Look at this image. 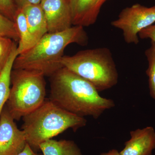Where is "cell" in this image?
Returning a JSON list of instances; mask_svg holds the SVG:
<instances>
[{
	"mask_svg": "<svg viewBox=\"0 0 155 155\" xmlns=\"http://www.w3.org/2000/svg\"><path fill=\"white\" fill-rule=\"evenodd\" d=\"M50 77V100L68 112L97 119L115 107L113 100L101 96L93 84L65 67Z\"/></svg>",
	"mask_w": 155,
	"mask_h": 155,
	"instance_id": "6da1fadb",
	"label": "cell"
},
{
	"mask_svg": "<svg viewBox=\"0 0 155 155\" xmlns=\"http://www.w3.org/2000/svg\"><path fill=\"white\" fill-rule=\"evenodd\" d=\"M88 36L84 27L72 26L63 31L47 33L33 48L17 56L13 69H25L41 72L51 76L63 68L61 60L69 45H86Z\"/></svg>",
	"mask_w": 155,
	"mask_h": 155,
	"instance_id": "7a4b0ae2",
	"label": "cell"
},
{
	"mask_svg": "<svg viewBox=\"0 0 155 155\" xmlns=\"http://www.w3.org/2000/svg\"><path fill=\"white\" fill-rule=\"evenodd\" d=\"M22 129L27 143L35 150L44 142L69 129L76 131L86 125L87 120L66 111L51 100L22 117Z\"/></svg>",
	"mask_w": 155,
	"mask_h": 155,
	"instance_id": "3957f363",
	"label": "cell"
},
{
	"mask_svg": "<svg viewBox=\"0 0 155 155\" xmlns=\"http://www.w3.org/2000/svg\"><path fill=\"white\" fill-rule=\"evenodd\" d=\"M63 67L89 81L99 92L107 90L118 82L119 74L110 50L99 48L64 55Z\"/></svg>",
	"mask_w": 155,
	"mask_h": 155,
	"instance_id": "277c9868",
	"label": "cell"
},
{
	"mask_svg": "<svg viewBox=\"0 0 155 155\" xmlns=\"http://www.w3.org/2000/svg\"><path fill=\"white\" fill-rule=\"evenodd\" d=\"M45 75L39 71L13 69L11 87L6 106L14 120L19 121L45 101Z\"/></svg>",
	"mask_w": 155,
	"mask_h": 155,
	"instance_id": "5b68a950",
	"label": "cell"
},
{
	"mask_svg": "<svg viewBox=\"0 0 155 155\" xmlns=\"http://www.w3.org/2000/svg\"><path fill=\"white\" fill-rule=\"evenodd\" d=\"M155 23V5L148 7L135 4L123 9L111 25L122 31L127 43L137 45L138 34Z\"/></svg>",
	"mask_w": 155,
	"mask_h": 155,
	"instance_id": "8992f818",
	"label": "cell"
},
{
	"mask_svg": "<svg viewBox=\"0 0 155 155\" xmlns=\"http://www.w3.org/2000/svg\"><path fill=\"white\" fill-rule=\"evenodd\" d=\"M6 105L0 116V155H18L27 143L25 134L18 127Z\"/></svg>",
	"mask_w": 155,
	"mask_h": 155,
	"instance_id": "52a82bcc",
	"label": "cell"
},
{
	"mask_svg": "<svg viewBox=\"0 0 155 155\" xmlns=\"http://www.w3.org/2000/svg\"><path fill=\"white\" fill-rule=\"evenodd\" d=\"M40 5L46 20L48 33L63 31L73 26L69 0H41Z\"/></svg>",
	"mask_w": 155,
	"mask_h": 155,
	"instance_id": "ba28073f",
	"label": "cell"
},
{
	"mask_svg": "<svg viewBox=\"0 0 155 155\" xmlns=\"http://www.w3.org/2000/svg\"><path fill=\"white\" fill-rule=\"evenodd\" d=\"M130 138L125 143L121 155H152L155 149V130L151 126L130 132Z\"/></svg>",
	"mask_w": 155,
	"mask_h": 155,
	"instance_id": "9c48e42d",
	"label": "cell"
},
{
	"mask_svg": "<svg viewBox=\"0 0 155 155\" xmlns=\"http://www.w3.org/2000/svg\"><path fill=\"white\" fill-rule=\"evenodd\" d=\"M107 0H69L72 25L87 27L96 22L102 6Z\"/></svg>",
	"mask_w": 155,
	"mask_h": 155,
	"instance_id": "30bf717a",
	"label": "cell"
},
{
	"mask_svg": "<svg viewBox=\"0 0 155 155\" xmlns=\"http://www.w3.org/2000/svg\"><path fill=\"white\" fill-rule=\"evenodd\" d=\"M22 9L30 32L38 42L48 33L47 24L40 5H30Z\"/></svg>",
	"mask_w": 155,
	"mask_h": 155,
	"instance_id": "8fae6325",
	"label": "cell"
},
{
	"mask_svg": "<svg viewBox=\"0 0 155 155\" xmlns=\"http://www.w3.org/2000/svg\"><path fill=\"white\" fill-rule=\"evenodd\" d=\"M43 155H83L75 142L61 140H48L40 145Z\"/></svg>",
	"mask_w": 155,
	"mask_h": 155,
	"instance_id": "7c38bea8",
	"label": "cell"
},
{
	"mask_svg": "<svg viewBox=\"0 0 155 155\" xmlns=\"http://www.w3.org/2000/svg\"><path fill=\"white\" fill-rule=\"evenodd\" d=\"M14 22L16 23L19 36L17 48V53L19 55L33 48L37 42L30 32L25 14L22 9L17 8Z\"/></svg>",
	"mask_w": 155,
	"mask_h": 155,
	"instance_id": "4fadbf2b",
	"label": "cell"
},
{
	"mask_svg": "<svg viewBox=\"0 0 155 155\" xmlns=\"http://www.w3.org/2000/svg\"><path fill=\"white\" fill-rule=\"evenodd\" d=\"M17 48V45L14 48L5 67L0 72V116L10 95L11 72L14 61L18 56Z\"/></svg>",
	"mask_w": 155,
	"mask_h": 155,
	"instance_id": "5bb4252c",
	"label": "cell"
},
{
	"mask_svg": "<svg viewBox=\"0 0 155 155\" xmlns=\"http://www.w3.org/2000/svg\"><path fill=\"white\" fill-rule=\"evenodd\" d=\"M148 61L146 74L148 77L149 87L151 97L155 100V45L152 42L151 46L145 51Z\"/></svg>",
	"mask_w": 155,
	"mask_h": 155,
	"instance_id": "9a60e30c",
	"label": "cell"
},
{
	"mask_svg": "<svg viewBox=\"0 0 155 155\" xmlns=\"http://www.w3.org/2000/svg\"><path fill=\"white\" fill-rule=\"evenodd\" d=\"M0 36L11 38L15 42L19 41L16 23L0 14Z\"/></svg>",
	"mask_w": 155,
	"mask_h": 155,
	"instance_id": "2e32d148",
	"label": "cell"
},
{
	"mask_svg": "<svg viewBox=\"0 0 155 155\" xmlns=\"http://www.w3.org/2000/svg\"><path fill=\"white\" fill-rule=\"evenodd\" d=\"M16 42L11 38L0 36V72L5 67L14 48L17 45Z\"/></svg>",
	"mask_w": 155,
	"mask_h": 155,
	"instance_id": "e0dca14e",
	"label": "cell"
},
{
	"mask_svg": "<svg viewBox=\"0 0 155 155\" xmlns=\"http://www.w3.org/2000/svg\"><path fill=\"white\" fill-rule=\"evenodd\" d=\"M17 9L13 0H0V14L14 22Z\"/></svg>",
	"mask_w": 155,
	"mask_h": 155,
	"instance_id": "ac0fdd59",
	"label": "cell"
},
{
	"mask_svg": "<svg viewBox=\"0 0 155 155\" xmlns=\"http://www.w3.org/2000/svg\"><path fill=\"white\" fill-rule=\"evenodd\" d=\"M138 36L141 39L149 38L155 45V23L141 30Z\"/></svg>",
	"mask_w": 155,
	"mask_h": 155,
	"instance_id": "d6986e66",
	"label": "cell"
},
{
	"mask_svg": "<svg viewBox=\"0 0 155 155\" xmlns=\"http://www.w3.org/2000/svg\"><path fill=\"white\" fill-rule=\"evenodd\" d=\"M17 8H22L28 5H39L41 0H13Z\"/></svg>",
	"mask_w": 155,
	"mask_h": 155,
	"instance_id": "ffe728a7",
	"label": "cell"
},
{
	"mask_svg": "<svg viewBox=\"0 0 155 155\" xmlns=\"http://www.w3.org/2000/svg\"><path fill=\"white\" fill-rule=\"evenodd\" d=\"M18 155H40L37 153L35 152L30 146L27 143L25 148L23 150L22 152L20 153Z\"/></svg>",
	"mask_w": 155,
	"mask_h": 155,
	"instance_id": "44dd1931",
	"label": "cell"
},
{
	"mask_svg": "<svg viewBox=\"0 0 155 155\" xmlns=\"http://www.w3.org/2000/svg\"><path fill=\"white\" fill-rule=\"evenodd\" d=\"M100 155H121L120 153L116 150L113 149L107 153H103Z\"/></svg>",
	"mask_w": 155,
	"mask_h": 155,
	"instance_id": "7402d4cb",
	"label": "cell"
}]
</instances>
